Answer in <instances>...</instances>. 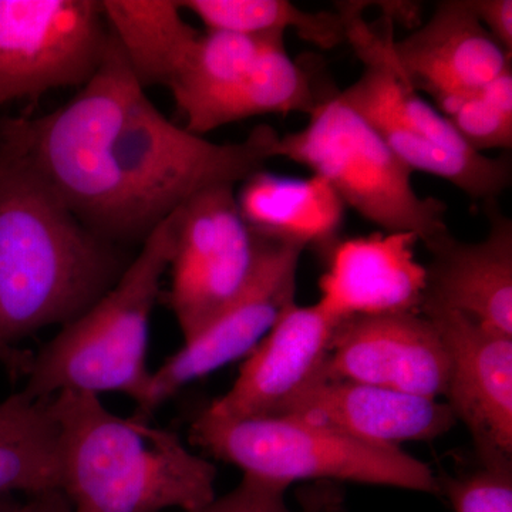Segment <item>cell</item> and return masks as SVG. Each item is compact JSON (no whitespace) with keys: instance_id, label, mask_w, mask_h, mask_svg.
Returning a JSON list of instances; mask_svg holds the SVG:
<instances>
[{"instance_id":"1","label":"cell","mask_w":512,"mask_h":512,"mask_svg":"<svg viewBox=\"0 0 512 512\" xmlns=\"http://www.w3.org/2000/svg\"><path fill=\"white\" fill-rule=\"evenodd\" d=\"M279 137L261 124L244 141L218 144L177 126L148 99L113 36L100 69L69 103L35 119L0 121V151L121 247L143 244L198 192L264 170Z\"/></svg>"},{"instance_id":"2","label":"cell","mask_w":512,"mask_h":512,"mask_svg":"<svg viewBox=\"0 0 512 512\" xmlns=\"http://www.w3.org/2000/svg\"><path fill=\"white\" fill-rule=\"evenodd\" d=\"M87 228L28 165L0 151V339L18 343L79 318L131 262Z\"/></svg>"},{"instance_id":"3","label":"cell","mask_w":512,"mask_h":512,"mask_svg":"<svg viewBox=\"0 0 512 512\" xmlns=\"http://www.w3.org/2000/svg\"><path fill=\"white\" fill-rule=\"evenodd\" d=\"M49 407L70 512H192L217 497V467L174 431L114 414L93 393L66 390Z\"/></svg>"},{"instance_id":"4","label":"cell","mask_w":512,"mask_h":512,"mask_svg":"<svg viewBox=\"0 0 512 512\" xmlns=\"http://www.w3.org/2000/svg\"><path fill=\"white\" fill-rule=\"evenodd\" d=\"M175 238V211L141 244L117 284L33 353L20 392L32 400L60 392L123 393L138 403L151 379V318L161 299Z\"/></svg>"},{"instance_id":"5","label":"cell","mask_w":512,"mask_h":512,"mask_svg":"<svg viewBox=\"0 0 512 512\" xmlns=\"http://www.w3.org/2000/svg\"><path fill=\"white\" fill-rule=\"evenodd\" d=\"M346 43L365 64L339 97L363 117L412 173L441 178L473 200L495 201L511 185L510 154L490 157L464 143L450 121L404 76L393 52V23L375 29L362 2L339 3Z\"/></svg>"},{"instance_id":"6","label":"cell","mask_w":512,"mask_h":512,"mask_svg":"<svg viewBox=\"0 0 512 512\" xmlns=\"http://www.w3.org/2000/svg\"><path fill=\"white\" fill-rule=\"evenodd\" d=\"M191 444L245 477L284 487L296 481H349L439 494V478L400 448L376 446L291 416L217 419L201 412Z\"/></svg>"},{"instance_id":"7","label":"cell","mask_w":512,"mask_h":512,"mask_svg":"<svg viewBox=\"0 0 512 512\" xmlns=\"http://www.w3.org/2000/svg\"><path fill=\"white\" fill-rule=\"evenodd\" d=\"M276 157L328 181L345 207L384 232H410L424 245L447 234L446 205L414 190L412 171L338 93L301 130L279 137Z\"/></svg>"},{"instance_id":"8","label":"cell","mask_w":512,"mask_h":512,"mask_svg":"<svg viewBox=\"0 0 512 512\" xmlns=\"http://www.w3.org/2000/svg\"><path fill=\"white\" fill-rule=\"evenodd\" d=\"M185 128L204 136L265 114H311L320 96L311 73L286 52L284 36L205 32L174 84Z\"/></svg>"},{"instance_id":"9","label":"cell","mask_w":512,"mask_h":512,"mask_svg":"<svg viewBox=\"0 0 512 512\" xmlns=\"http://www.w3.org/2000/svg\"><path fill=\"white\" fill-rule=\"evenodd\" d=\"M235 185H215L175 211L165 305L185 340L197 335L247 289L262 241L239 212Z\"/></svg>"},{"instance_id":"10","label":"cell","mask_w":512,"mask_h":512,"mask_svg":"<svg viewBox=\"0 0 512 512\" xmlns=\"http://www.w3.org/2000/svg\"><path fill=\"white\" fill-rule=\"evenodd\" d=\"M111 42L94 0H0V107L82 87Z\"/></svg>"},{"instance_id":"11","label":"cell","mask_w":512,"mask_h":512,"mask_svg":"<svg viewBox=\"0 0 512 512\" xmlns=\"http://www.w3.org/2000/svg\"><path fill=\"white\" fill-rule=\"evenodd\" d=\"M259 238L261 258L247 289L151 373L133 417L150 421L164 403L188 384L247 359L282 312L295 303L296 276L305 248Z\"/></svg>"},{"instance_id":"12","label":"cell","mask_w":512,"mask_h":512,"mask_svg":"<svg viewBox=\"0 0 512 512\" xmlns=\"http://www.w3.org/2000/svg\"><path fill=\"white\" fill-rule=\"evenodd\" d=\"M322 377L439 400L446 396L450 357L421 312L357 316L336 328Z\"/></svg>"},{"instance_id":"13","label":"cell","mask_w":512,"mask_h":512,"mask_svg":"<svg viewBox=\"0 0 512 512\" xmlns=\"http://www.w3.org/2000/svg\"><path fill=\"white\" fill-rule=\"evenodd\" d=\"M450 357L447 404L466 424L483 466L512 467V338L450 309L426 306Z\"/></svg>"},{"instance_id":"14","label":"cell","mask_w":512,"mask_h":512,"mask_svg":"<svg viewBox=\"0 0 512 512\" xmlns=\"http://www.w3.org/2000/svg\"><path fill=\"white\" fill-rule=\"evenodd\" d=\"M339 323L318 302L292 303L242 363L231 389L202 412L217 419L275 416L322 377Z\"/></svg>"},{"instance_id":"15","label":"cell","mask_w":512,"mask_h":512,"mask_svg":"<svg viewBox=\"0 0 512 512\" xmlns=\"http://www.w3.org/2000/svg\"><path fill=\"white\" fill-rule=\"evenodd\" d=\"M420 239L410 232H376L340 239L328 254L319 281V305L332 318L420 312L426 265L416 255Z\"/></svg>"},{"instance_id":"16","label":"cell","mask_w":512,"mask_h":512,"mask_svg":"<svg viewBox=\"0 0 512 512\" xmlns=\"http://www.w3.org/2000/svg\"><path fill=\"white\" fill-rule=\"evenodd\" d=\"M393 52L407 80L436 109L483 89L512 67L511 53L484 29L470 0L437 3L424 25L394 40Z\"/></svg>"},{"instance_id":"17","label":"cell","mask_w":512,"mask_h":512,"mask_svg":"<svg viewBox=\"0 0 512 512\" xmlns=\"http://www.w3.org/2000/svg\"><path fill=\"white\" fill-rule=\"evenodd\" d=\"M484 207L490 229L481 241H458L448 231L426 244L431 261L421 308L463 313L512 338V222L495 201Z\"/></svg>"},{"instance_id":"18","label":"cell","mask_w":512,"mask_h":512,"mask_svg":"<svg viewBox=\"0 0 512 512\" xmlns=\"http://www.w3.org/2000/svg\"><path fill=\"white\" fill-rule=\"evenodd\" d=\"M275 416H291L365 443L400 448L443 436L457 423L447 402L323 377Z\"/></svg>"},{"instance_id":"19","label":"cell","mask_w":512,"mask_h":512,"mask_svg":"<svg viewBox=\"0 0 512 512\" xmlns=\"http://www.w3.org/2000/svg\"><path fill=\"white\" fill-rule=\"evenodd\" d=\"M241 184L239 212L255 235L326 256L340 241L346 207L318 175L296 178L261 170Z\"/></svg>"},{"instance_id":"20","label":"cell","mask_w":512,"mask_h":512,"mask_svg":"<svg viewBox=\"0 0 512 512\" xmlns=\"http://www.w3.org/2000/svg\"><path fill=\"white\" fill-rule=\"evenodd\" d=\"M101 10L137 82L171 89L201 32L177 0H103Z\"/></svg>"},{"instance_id":"21","label":"cell","mask_w":512,"mask_h":512,"mask_svg":"<svg viewBox=\"0 0 512 512\" xmlns=\"http://www.w3.org/2000/svg\"><path fill=\"white\" fill-rule=\"evenodd\" d=\"M60 491L59 431L49 399L22 392L0 402V495Z\"/></svg>"},{"instance_id":"22","label":"cell","mask_w":512,"mask_h":512,"mask_svg":"<svg viewBox=\"0 0 512 512\" xmlns=\"http://www.w3.org/2000/svg\"><path fill=\"white\" fill-rule=\"evenodd\" d=\"M180 6L197 16L207 32L285 36L293 30L322 50L346 43V22L339 9L309 12L288 0H181Z\"/></svg>"},{"instance_id":"23","label":"cell","mask_w":512,"mask_h":512,"mask_svg":"<svg viewBox=\"0 0 512 512\" xmlns=\"http://www.w3.org/2000/svg\"><path fill=\"white\" fill-rule=\"evenodd\" d=\"M468 147L477 153L511 150L512 67L483 89L437 107Z\"/></svg>"},{"instance_id":"24","label":"cell","mask_w":512,"mask_h":512,"mask_svg":"<svg viewBox=\"0 0 512 512\" xmlns=\"http://www.w3.org/2000/svg\"><path fill=\"white\" fill-rule=\"evenodd\" d=\"M454 512H512V467L483 466L474 473L440 480Z\"/></svg>"},{"instance_id":"25","label":"cell","mask_w":512,"mask_h":512,"mask_svg":"<svg viewBox=\"0 0 512 512\" xmlns=\"http://www.w3.org/2000/svg\"><path fill=\"white\" fill-rule=\"evenodd\" d=\"M286 488L242 476L241 483L222 497L192 512H295L285 501ZM298 512H318L316 488L299 491Z\"/></svg>"},{"instance_id":"26","label":"cell","mask_w":512,"mask_h":512,"mask_svg":"<svg viewBox=\"0 0 512 512\" xmlns=\"http://www.w3.org/2000/svg\"><path fill=\"white\" fill-rule=\"evenodd\" d=\"M484 29L505 52L512 53V2L511 0H470Z\"/></svg>"},{"instance_id":"27","label":"cell","mask_w":512,"mask_h":512,"mask_svg":"<svg viewBox=\"0 0 512 512\" xmlns=\"http://www.w3.org/2000/svg\"><path fill=\"white\" fill-rule=\"evenodd\" d=\"M66 497L60 491L37 497H28L26 501H0V512H62L67 507Z\"/></svg>"},{"instance_id":"28","label":"cell","mask_w":512,"mask_h":512,"mask_svg":"<svg viewBox=\"0 0 512 512\" xmlns=\"http://www.w3.org/2000/svg\"><path fill=\"white\" fill-rule=\"evenodd\" d=\"M32 359L33 352L30 350L13 348L0 339V366L6 370L10 379L18 380L20 377H26Z\"/></svg>"},{"instance_id":"29","label":"cell","mask_w":512,"mask_h":512,"mask_svg":"<svg viewBox=\"0 0 512 512\" xmlns=\"http://www.w3.org/2000/svg\"><path fill=\"white\" fill-rule=\"evenodd\" d=\"M318 497V512H346L345 495L335 484L325 483L316 485Z\"/></svg>"},{"instance_id":"30","label":"cell","mask_w":512,"mask_h":512,"mask_svg":"<svg viewBox=\"0 0 512 512\" xmlns=\"http://www.w3.org/2000/svg\"><path fill=\"white\" fill-rule=\"evenodd\" d=\"M62 512H70V505H67V507L64 508V510Z\"/></svg>"}]
</instances>
